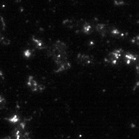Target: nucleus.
<instances>
[{
	"label": "nucleus",
	"mask_w": 139,
	"mask_h": 139,
	"mask_svg": "<svg viewBox=\"0 0 139 139\" xmlns=\"http://www.w3.org/2000/svg\"><path fill=\"white\" fill-rule=\"evenodd\" d=\"M67 45L62 41H56L48 50V55L51 57L55 64L56 72L68 70L71 64L68 59Z\"/></svg>",
	"instance_id": "f257e3e1"
},
{
	"label": "nucleus",
	"mask_w": 139,
	"mask_h": 139,
	"mask_svg": "<svg viewBox=\"0 0 139 139\" xmlns=\"http://www.w3.org/2000/svg\"><path fill=\"white\" fill-rule=\"evenodd\" d=\"M122 52L123 51L121 49L115 50L108 54V56L105 58V61L112 65H115L122 56Z\"/></svg>",
	"instance_id": "f03ea898"
},
{
	"label": "nucleus",
	"mask_w": 139,
	"mask_h": 139,
	"mask_svg": "<svg viewBox=\"0 0 139 139\" xmlns=\"http://www.w3.org/2000/svg\"><path fill=\"white\" fill-rule=\"evenodd\" d=\"M76 61L80 65L88 66L92 63L93 58L90 55L87 54L79 53L76 58Z\"/></svg>",
	"instance_id": "7ed1b4c3"
},
{
	"label": "nucleus",
	"mask_w": 139,
	"mask_h": 139,
	"mask_svg": "<svg viewBox=\"0 0 139 139\" xmlns=\"http://www.w3.org/2000/svg\"><path fill=\"white\" fill-rule=\"evenodd\" d=\"M27 85L32 91H41L43 89L42 86L38 84V82L36 81L34 77L32 76H30L28 78Z\"/></svg>",
	"instance_id": "20e7f679"
},
{
	"label": "nucleus",
	"mask_w": 139,
	"mask_h": 139,
	"mask_svg": "<svg viewBox=\"0 0 139 139\" xmlns=\"http://www.w3.org/2000/svg\"><path fill=\"white\" fill-rule=\"evenodd\" d=\"M95 29L102 36H106V34L108 33V31H109V30H108L109 28H108V26L106 25L105 24H102V23L96 25L95 26Z\"/></svg>",
	"instance_id": "39448f33"
},
{
	"label": "nucleus",
	"mask_w": 139,
	"mask_h": 139,
	"mask_svg": "<svg viewBox=\"0 0 139 139\" xmlns=\"http://www.w3.org/2000/svg\"><path fill=\"white\" fill-rule=\"evenodd\" d=\"M81 32L84 33V34H89L92 32L93 27L91 26V25H89L88 23H85L82 25V27L81 28Z\"/></svg>",
	"instance_id": "423d86ee"
},
{
	"label": "nucleus",
	"mask_w": 139,
	"mask_h": 139,
	"mask_svg": "<svg viewBox=\"0 0 139 139\" xmlns=\"http://www.w3.org/2000/svg\"><path fill=\"white\" fill-rule=\"evenodd\" d=\"M32 42L34 43V45H35V46L38 49L42 50V49H44L45 48V45H44V43L41 40L38 39H36V38H34L32 39Z\"/></svg>",
	"instance_id": "0eeeda50"
},
{
	"label": "nucleus",
	"mask_w": 139,
	"mask_h": 139,
	"mask_svg": "<svg viewBox=\"0 0 139 139\" xmlns=\"http://www.w3.org/2000/svg\"><path fill=\"white\" fill-rule=\"evenodd\" d=\"M125 59L126 61L127 64H129L131 61L135 60L136 58L133 55H131V54H126V55H125Z\"/></svg>",
	"instance_id": "6e6552de"
},
{
	"label": "nucleus",
	"mask_w": 139,
	"mask_h": 139,
	"mask_svg": "<svg viewBox=\"0 0 139 139\" xmlns=\"http://www.w3.org/2000/svg\"><path fill=\"white\" fill-rule=\"evenodd\" d=\"M5 105V99L1 95H0V109L3 108Z\"/></svg>",
	"instance_id": "1a4fd4ad"
},
{
	"label": "nucleus",
	"mask_w": 139,
	"mask_h": 139,
	"mask_svg": "<svg viewBox=\"0 0 139 139\" xmlns=\"http://www.w3.org/2000/svg\"><path fill=\"white\" fill-rule=\"evenodd\" d=\"M31 55H32V52H31L30 50H26L24 51V56L28 58V57H30L31 56Z\"/></svg>",
	"instance_id": "9d476101"
},
{
	"label": "nucleus",
	"mask_w": 139,
	"mask_h": 139,
	"mask_svg": "<svg viewBox=\"0 0 139 139\" xmlns=\"http://www.w3.org/2000/svg\"><path fill=\"white\" fill-rule=\"evenodd\" d=\"M18 117H17V116H14V117H13L12 118H10V122H16L18 120Z\"/></svg>",
	"instance_id": "9b49d317"
}]
</instances>
